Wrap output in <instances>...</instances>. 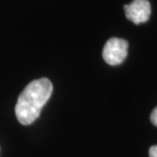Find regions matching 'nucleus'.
Returning <instances> with one entry per match:
<instances>
[{
	"label": "nucleus",
	"instance_id": "obj_4",
	"mask_svg": "<svg viewBox=\"0 0 157 157\" xmlns=\"http://www.w3.org/2000/svg\"><path fill=\"white\" fill-rule=\"evenodd\" d=\"M150 120H151V123L153 124V125L157 127V106L154 109H153V112L151 113Z\"/></svg>",
	"mask_w": 157,
	"mask_h": 157
},
{
	"label": "nucleus",
	"instance_id": "obj_3",
	"mask_svg": "<svg viewBox=\"0 0 157 157\" xmlns=\"http://www.w3.org/2000/svg\"><path fill=\"white\" fill-rule=\"evenodd\" d=\"M124 9L126 17L135 25L147 22L151 14V4L148 0H133L130 4L124 5Z\"/></svg>",
	"mask_w": 157,
	"mask_h": 157
},
{
	"label": "nucleus",
	"instance_id": "obj_1",
	"mask_svg": "<svg viewBox=\"0 0 157 157\" xmlns=\"http://www.w3.org/2000/svg\"><path fill=\"white\" fill-rule=\"evenodd\" d=\"M53 84L48 78H40L29 82L18 96L15 116L21 125H31L40 117L42 109L50 99Z\"/></svg>",
	"mask_w": 157,
	"mask_h": 157
},
{
	"label": "nucleus",
	"instance_id": "obj_2",
	"mask_svg": "<svg viewBox=\"0 0 157 157\" xmlns=\"http://www.w3.org/2000/svg\"><path fill=\"white\" fill-rule=\"evenodd\" d=\"M128 48L129 43L126 40L120 38H111L103 47V60L109 65L112 66L122 64L128 55Z\"/></svg>",
	"mask_w": 157,
	"mask_h": 157
},
{
	"label": "nucleus",
	"instance_id": "obj_5",
	"mask_svg": "<svg viewBox=\"0 0 157 157\" xmlns=\"http://www.w3.org/2000/svg\"><path fill=\"white\" fill-rule=\"evenodd\" d=\"M149 157H157V145L152 146L149 149Z\"/></svg>",
	"mask_w": 157,
	"mask_h": 157
}]
</instances>
